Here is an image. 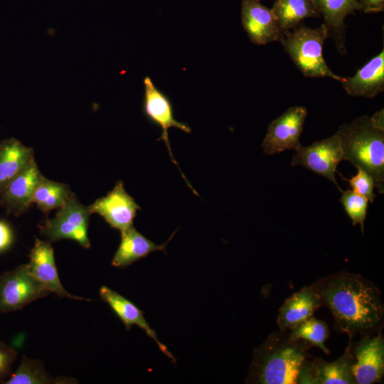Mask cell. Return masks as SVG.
Returning a JSON list of instances; mask_svg holds the SVG:
<instances>
[{"mask_svg": "<svg viewBox=\"0 0 384 384\" xmlns=\"http://www.w3.org/2000/svg\"><path fill=\"white\" fill-rule=\"evenodd\" d=\"M323 305L334 318L335 328L350 337L371 335L380 330L384 304L379 289L368 279L355 273L340 272L312 284Z\"/></svg>", "mask_w": 384, "mask_h": 384, "instance_id": "1", "label": "cell"}, {"mask_svg": "<svg viewBox=\"0 0 384 384\" xmlns=\"http://www.w3.org/2000/svg\"><path fill=\"white\" fill-rule=\"evenodd\" d=\"M328 37L324 23L315 28L299 25L292 31H283L279 41L305 77L329 78L340 82L343 78L329 68L323 57V46Z\"/></svg>", "mask_w": 384, "mask_h": 384, "instance_id": "4", "label": "cell"}, {"mask_svg": "<svg viewBox=\"0 0 384 384\" xmlns=\"http://www.w3.org/2000/svg\"><path fill=\"white\" fill-rule=\"evenodd\" d=\"M90 214L89 206L82 205L72 194L54 218L39 226L41 233L50 242L70 239L89 248L87 228Z\"/></svg>", "mask_w": 384, "mask_h": 384, "instance_id": "5", "label": "cell"}, {"mask_svg": "<svg viewBox=\"0 0 384 384\" xmlns=\"http://www.w3.org/2000/svg\"><path fill=\"white\" fill-rule=\"evenodd\" d=\"M73 193L63 183L47 179L43 176L33 196L32 203H36L43 213L62 207Z\"/></svg>", "mask_w": 384, "mask_h": 384, "instance_id": "23", "label": "cell"}, {"mask_svg": "<svg viewBox=\"0 0 384 384\" xmlns=\"http://www.w3.org/2000/svg\"><path fill=\"white\" fill-rule=\"evenodd\" d=\"M42 176L33 161L6 186L0 193V203L8 213L18 215L29 208Z\"/></svg>", "mask_w": 384, "mask_h": 384, "instance_id": "15", "label": "cell"}, {"mask_svg": "<svg viewBox=\"0 0 384 384\" xmlns=\"http://www.w3.org/2000/svg\"><path fill=\"white\" fill-rule=\"evenodd\" d=\"M241 20L250 41L256 45L279 41L283 32L272 9L262 4L260 0H242Z\"/></svg>", "mask_w": 384, "mask_h": 384, "instance_id": "13", "label": "cell"}, {"mask_svg": "<svg viewBox=\"0 0 384 384\" xmlns=\"http://www.w3.org/2000/svg\"><path fill=\"white\" fill-rule=\"evenodd\" d=\"M271 9L282 31L298 26L306 18L321 16L312 0H276Z\"/></svg>", "mask_w": 384, "mask_h": 384, "instance_id": "22", "label": "cell"}, {"mask_svg": "<svg viewBox=\"0 0 384 384\" xmlns=\"http://www.w3.org/2000/svg\"><path fill=\"white\" fill-rule=\"evenodd\" d=\"M346 93L353 97L372 98L384 90V49L371 58L352 77L339 82Z\"/></svg>", "mask_w": 384, "mask_h": 384, "instance_id": "17", "label": "cell"}, {"mask_svg": "<svg viewBox=\"0 0 384 384\" xmlns=\"http://www.w3.org/2000/svg\"><path fill=\"white\" fill-rule=\"evenodd\" d=\"M14 232L11 225L0 220V253L9 249L14 242Z\"/></svg>", "mask_w": 384, "mask_h": 384, "instance_id": "29", "label": "cell"}, {"mask_svg": "<svg viewBox=\"0 0 384 384\" xmlns=\"http://www.w3.org/2000/svg\"><path fill=\"white\" fill-rule=\"evenodd\" d=\"M311 344L289 331L272 333L254 350L246 383L295 384Z\"/></svg>", "mask_w": 384, "mask_h": 384, "instance_id": "2", "label": "cell"}, {"mask_svg": "<svg viewBox=\"0 0 384 384\" xmlns=\"http://www.w3.org/2000/svg\"><path fill=\"white\" fill-rule=\"evenodd\" d=\"M99 293L101 299L110 306L124 324L127 331L133 325L139 326L144 331L149 337L156 342L162 353L169 358L173 363L176 362L175 358L167 347L159 341L156 331L150 327L144 316V312L140 309L130 300L106 286L101 287Z\"/></svg>", "mask_w": 384, "mask_h": 384, "instance_id": "18", "label": "cell"}, {"mask_svg": "<svg viewBox=\"0 0 384 384\" xmlns=\"http://www.w3.org/2000/svg\"><path fill=\"white\" fill-rule=\"evenodd\" d=\"M322 305L321 297L312 284L303 287L288 297L279 308L277 323L280 331L292 330L312 317Z\"/></svg>", "mask_w": 384, "mask_h": 384, "instance_id": "16", "label": "cell"}, {"mask_svg": "<svg viewBox=\"0 0 384 384\" xmlns=\"http://www.w3.org/2000/svg\"><path fill=\"white\" fill-rule=\"evenodd\" d=\"M343 160V151L338 136H333L316 141L308 146L301 144L295 149L291 166L301 165L314 173L327 178L338 188L336 180L337 166Z\"/></svg>", "mask_w": 384, "mask_h": 384, "instance_id": "8", "label": "cell"}, {"mask_svg": "<svg viewBox=\"0 0 384 384\" xmlns=\"http://www.w3.org/2000/svg\"><path fill=\"white\" fill-rule=\"evenodd\" d=\"M289 331L293 338L306 341L320 348L326 354L329 353L324 344L329 337L328 327L324 321L312 316Z\"/></svg>", "mask_w": 384, "mask_h": 384, "instance_id": "25", "label": "cell"}, {"mask_svg": "<svg viewBox=\"0 0 384 384\" xmlns=\"http://www.w3.org/2000/svg\"><path fill=\"white\" fill-rule=\"evenodd\" d=\"M89 209L91 214L98 213L111 228L121 232L133 225L137 211L141 208L127 193L123 181L119 180L112 190L96 200Z\"/></svg>", "mask_w": 384, "mask_h": 384, "instance_id": "12", "label": "cell"}, {"mask_svg": "<svg viewBox=\"0 0 384 384\" xmlns=\"http://www.w3.org/2000/svg\"><path fill=\"white\" fill-rule=\"evenodd\" d=\"M373 124L382 130H384V114H383V109L381 110L376 112L373 114V115L370 117Z\"/></svg>", "mask_w": 384, "mask_h": 384, "instance_id": "31", "label": "cell"}, {"mask_svg": "<svg viewBox=\"0 0 384 384\" xmlns=\"http://www.w3.org/2000/svg\"><path fill=\"white\" fill-rule=\"evenodd\" d=\"M340 202L347 215L351 218L353 225L360 224L361 231L363 233L368 200L352 190L348 189L342 191Z\"/></svg>", "mask_w": 384, "mask_h": 384, "instance_id": "26", "label": "cell"}, {"mask_svg": "<svg viewBox=\"0 0 384 384\" xmlns=\"http://www.w3.org/2000/svg\"><path fill=\"white\" fill-rule=\"evenodd\" d=\"M352 372L356 384H372L384 375V340L380 332L363 336L351 345Z\"/></svg>", "mask_w": 384, "mask_h": 384, "instance_id": "10", "label": "cell"}, {"mask_svg": "<svg viewBox=\"0 0 384 384\" xmlns=\"http://www.w3.org/2000/svg\"><path fill=\"white\" fill-rule=\"evenodd\" d=\"M144 114L151 123L161 128V134L157 141L161 139L164 141L168 149L171 161L178 167L188 186L193 190V193L198 196V193H196V190L191 186L186 177L182 173L173 155L168 135V129L173 127L188 134L191 132V129L188 124L176 120L174 115L173 105L170 99L165 93L155 86L149 77H145L144 79Z\"/></svg>", "mask_w": 384, "mask_h": 384, "instance_id": "6", "label": "cell"}, {"mask_svg": "<svg viewBox=\"0 0 384 384\" xmlns=\"http://www.w3.org/2000/svg\"><path fill=\"white\" fill-rule=\"evenodd\" d=\"M357 174L350 179L344 178L339 174L343 181H348L352 191L366 197L368 201L373 203L376 197L374 193L375 183L373 177L362 169L357 168Z\"/></svg>", "mask_w": 384, "mask_h": 384, "instance_id": "27", "label": "cell"}, {"mask_svg": "<svg viewBox=\"0 0 384 384\" xmlns=\"http://www.w3.org/2000/svg\"><path fill=\"white\" fill-rule=\"evenodd\" d=\"M307 110L302 106L289 107L268 126L261 144L263 152L274 154L287 149H295L300 145Z\"/></svg>", "mask_w": 384, "mask_h": 384, "instance_id": "9", "label": "cell"}, {"mask_svg": "<svg viewBox=\"0 0 384 384\" xmlns=\"http://www.w3.org/2000/svg\"><path fill=\"white\" fill-rule=\"evenodd\" d=\"M365 13H376L384 10V0H358Z\"/></svg>", "mask_w": 384, "mask_h": 384, "instance_id": "30", "label": "cell"}, {"mask_svg": "<svg viewBox=\"0 0 384 384\" xmlns=\"http://www.w3.org/2000/svg\"><path fill=\"white\" fill-rule=\"evenodd\" d=\"M27 264L31 274L50 293L60 297L86 300L80 297L72 295L63 287L55 266L53 249L49 242L35 240Z\"/></svg>", "mask_w": 384, "mask_h": 384, "instance_id": "14", "label": "cell"}, {"mask_svg": "<svg viewBox=\"0 0 384 384\" xmlns=\"http://www.w3.org/2000/svg\"><path fill=\"white\" fill-rule=\"evenodd\" d=\"M176 232L164 243L157 245L140 233L134 225L121 231L119 245L112 258V265L125 268L132 263L146 257L156 251L165 252L168 243Z\"/></svg>", "mask_w": 384, "mask_h": 384, "instance_id": "19", "label": "cell"}, {"mask_svg": "<svg viewBox=\"0 0 384 384\" xmlns=\"http://www.w3.org/2000/svg\"><path fill=\"white\" fill-rule=\"evenodd\" d=\"M54 383L53 377L47 372L38 360L22 356L16 370L4 382L6 384H48Z\"/></svg>", "mask_w": 384, "mask_h": 384, "instance_id": "24", "label": "cell"}, {"mask_svg": "<svg viewBox=\"0 0 384 384\" xmlns=\"http://www.w3.org/2000/svg\"><path fill=\"white\" fill-rule=\"evenodd\" d=\"M33 161L31 148L14 138L2 141L0 144V193Z\"/></svg>", "mask_w": 384, "mask_h": 384, "instance_id": "21", "label": "cell"}, {"mask_svg": "<svg viewBox=\"0 0 384 384\" xmlns=\"http://www.w3.org/2000/svg\"><path fill=\"white\" fill-rule=\"evenodd\" d=\"M338 136L343 160L368 172L373 178L375 188L384 192V130L375 127L366 115L339 127Z\"/></svg>", "mask_w": 384, "mask_h": 384, "instance_id": "3", "label": "cell"}, {"mask_svg": "<svg viewBox=\"0 0 384 384\" xmlns=\"http://www.w3.org/2000/svg\"><path fill=\"white\" fill-rule=\"evenodd\" d=\"M351 343L337 360L328 362L321 358L306 359L302 364L297 383L356 384L352 372Z\"/></svg>", "mask_w": 384, "mask_h": 384, "instance_id": "11", "label": "cell"}, {"mask_svg": "<svg viewBox=\"0 0 384 384\" xmlns=\"http://www.w3.org/2000/svg\"><path fill=\"white\" fill-rule=\"evenodd\" d=\"M17 356L16 351L12 346L0 341V383L10 376L11 366Z\"/></svg>", "mask_w": 384, "mask_h": 384, "instance_id": "28", "label": "cell"}, {"mask_svg": "<svg viewBox=\"0 0 384 384\" xmlns=\"http://www.w3.org/2000/svg\"><path fill=\"white\" fill-rule=\"evenodd\" d=\"M327 28L329 37L334 38L338 51L345 50V23L347 16L361 10L358 0H312Z\"/></svg>", "mask_w": 384, "mask_h": 384, "instance_id": "20", "label": "cell"}, {"mask_svg": "<svg viewBox=\"0 0 384 384\" xmlns=\"http://www.w3.org/2000/svg\"><path fill=\"white\" fill-rule=\"evenodd\" d=\"M49 294L31 274L27 264L0 274V313L21 309Z\"/></svg>", "mask_w": 384, "mask_h": 384, "instance_id": "7", "label": "cell"}]
</instances>
